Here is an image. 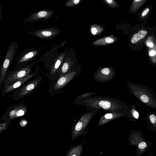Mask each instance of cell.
Listing matches in <instances>:
<instances>
[{"label": "cell", "mask_w": 156, "mask_h": 156, "mask_svg": "<svg viewBox=\"0 0 156 156\" xmlns=\"http://www.w3.org/2000/svg\"><path fill=\"white\" fill-rule=\"evenodd\" d=\"M147 123L151 129L156 132V116L154 112L148 113L146 117Z\"/></svg>", "instance_id": "4fadbf2b"}, {"label": "cell", "mask_w": 156, "mask_h": 156, "mask_svg": "<svg viewBox=\"0 0 156 156\" xmlns=\"http://www.w3.org/2000/svg\"><path fill=\"white\" fill-rule=\"evenodd\" d=\"M115 73L109 68L105 67L98 70L93 75L94 80L98 82L107 83L113 79Z\"/></svg>", "instance_id": "30bf717a"}, {"label": "cell", "mask_w": 156, "mask_h": 156, "mask_svg": "<svg viewBox=\"0 0 156 156\" xmlns=\"http://www.w3.org/2000/svg\"><path fill=\"white\" fill-rule=\"evenodd\" d=\"M2 12L1 9V6L0 3V20H2Z\"/></svg>", "instance_id": "4316f807"}, {"label": "cell", "mask_w": 156, "mask_h": 156, "mask_svg": "<svg viewBox=\"0 0 156 156\" xmlns=\"http://www.w3.org/2000/svg\"><path fill=\"white\" fill-rule=\"evenodd\" d=\"M27 111V106L22 103L10 106L1 117V119L10 121L14 118L23 116Z\"/></svg>", "instance_id": "ba28073f"}, {"label": "cell", "mask_w": 156, "mask_h": 156, "mask_svg": "<svg viewBox=\"0 0 156 156\" xmlns=\"http://www.w3.org/2000/svg\"><path fill=\"white\" fill-rule=\"evenodd\" d=\"M107 2L109 3H111L112 2V0H107Z\"/></svg>", "instance_id": "f546056e"}, {"label": "cell", "mask_w": 156, "mask_h": 156, "mask_svg": "<svg viewBox=\"0 0 156 156\" xmlns=\"http://www.w3.org/2000/svg\"><path fill=\"white\" fill-rule=\"evenodd\" d=\"M129 108V120L132 122H135L138 120L139 117L138 112L136 109V106L135 105L131 106Z\"/></svg>", "instance_id": "2e32d148"}, {"label": "cell", "mask_w": 156, "mask_h": 156, "mask_svg": "<svg viewBox=\"0 0 156 156\" xmlns=\"http://www.w3.org/2000/svg\"><path fill=\"white\" fill-rule=\"evenodd\" d=\"M69 69V65L67 63H64L62 68V71L63 73H66Z\"/></svg>", "instance_id": "ac0fdd59"}, {"label": "cell", "mask_w": 156, "mask_h": 156, "mask_svg": "<svg viewBox=\"0 0 156 156\" xmlns=\"http://www.w3.org/2000/svg\"><path fill=\"white\" fill-rule=\"evenodd\" d=\"M83 149V144H80L70 149L66 156H80Z\"/></svg>", "instance_id": "5bb4252c"}, {"label": "cell", "mask_w": 156, "mask_h": 156, "mask_svg": "<svg viewBox=\"0 0 156 156\" xmlns=\"http://www.w3.org/2000/svg\"><path fill=\"white\" fill-rule=\"evenodd\" d=\"M95 93L94 92H88L83 94L78 97L76 98L80 99L86 97H89L91 95L94 94Z\"/></svg>", "instance_id": "e0dca14e"}, {"label": "cell", "mask_w": 156, "mask_h": 156, "mask_svg": "<svg viewBox=\"0 0 156 156\" xmlns=\"http://www.w3.org/2000/svg\"><path fill=\"white\" fill-rule=\"evenodd\" d=\"M142 132L132 130L128 136V142L129 146H135L137 148L136 156H140L149 149L152 143L145 140L144 138Z\"/></svg>", "instance_id": "3957f363"}, {"label": "cell", "mask_w": 156, "mask_h": 156, "mask_svg": "<svg viewBox=\"0 0 156 156\" xmlns=\"http://www.w3.org/2000/svg\"><path fill=\"white\" fill-rule=\"evenodd\" d=\"M42 34L44 36L47 37L50 36L51 35V32L48 31H44L42 32Z\"/></svg>", "instance_id": "603a6c76"}, {"label": "cell", "mask_w": 156, "mask_h": 156, "mask_svg": "<svg viewBox=\"0 0 156 156\" xmlns=\"http://www.w3.org/2000/svg\"><path fill=\"white\" fill-rule=\"evenodd\" d=\"M35 73L30 74L26 76L13 82L2 90V95L4 96L19 88L34 76Z\"/></svg>", "instance_id": "8fae6325"}, {"label": "cell", "mask_w": 156, "mask_h": 156, "mask_svg": "<svg viewBox=\"0 0 156 156\" xmlns=\"http://www.w3.org/2000/svg\"><path fill=\"white\" fill-rule=\"evenodd\" d=\"M123 117H128L129 119V112L124 111L109 112L101 117L98 126H101L114 119Z\"/></svg>", "instance_id": "9c48e42d"}, {"label": "cell", "mask_w": 156, "mask_h": 156, "mask_svg": "<svg viewBox=\"0 0 156 156\" xmlns=\"http://www.w3.org/2000/svg\"><path fill=\"white\" fill-rule=\"evenodd\" d=\"M100 109H93L90 112L85 113L80 118L73 127L72 131V139L73 140L78 136L83 134L84 130L92 117Z\"/></svg>", "instance_id": "5b68a950"}, {"label": "cell", "mask_w": 156, "mask_h": 156, "mask_svg": "<svg viewBox=\"0 0 156 156\" xmlns=\"http://www.w3.org/2000/svg\"><path fill=\"white\" fill-rule=\"evenodd\" d=\"M149 8H147L145 9L142 12L141 14L142 16H146L149 12Z\"/></svg>", "instance_id": "7402d4cb"}, {"label": "cell", "mask_w": 156, "mask_h": 156, "mask_svg": "<svg viewBox=\"0 0 156 156\" xmlns=\"http://www.w3.org/2000/svg\"><path fill=\"white\" fill-rule=\"evenodd\" d=\"M91 31L93 35H95L97 32V30L95 27L92 28L91 30Z\"/></svg>", "instance_id": "d4e9b609"}, {"label": "cell", "mask_w": 156, "mask_h": 156, "mask_svg": "<svg viewBox=\"0 0 156 156\" xmlns=\"http://www.w3.org/2000/svg\"><path fill=\"white\" fill-rule=\"evenodd\" d=\"M74 3L75 4H77L79 3L80 1L79 0H74L73 1Z\"/></svg>", "instance_id": "f1b7e54d"}, {"label": "cell", "mask_w": 156, "mask_h": 156, "mask_svg": "<svg viewBox=\"0 0 156 156\" xmlns=\"http://www.w3.org/2000/svg\"><path fill=\"white\" fill-rule=\"evenodd\" d=\"M156 54V51L154 50L151 51L149 53V55L151 56H153Z\"/></svg>", "instance_id": "484cf974"}, {"label": "cell", "mask_w": 156, "mask_h": 156, "mask_svg": "<svg viewBox=\"0 0 156 156\" xmlns=\"http://www.w3.org/2000/svg\"><path fill=\"white\" fill-rule=\"evenodd\" d=\"M105 41L108 43H112L114 42V40L113 39L108 37H105Z\"/></svg>", "instance_id": "ffe728a7"}, {"label": "cell", "mask_w": 156, "mask_h": 156, "mask_svg": "<svg viewBox=\"0 0 156 156\" xmlns=\"http://www.w3.org/2000/svg\"><path fill=\"white\" fill-rule=\"evenodd\" d=\"M27 123V121L25 120H22L20 122V125L21 126H25Z\"/></svg>", "instance_id": "cb8c5ba5"}, {"label": "cell", "mask_w": 156, "mask_h": 156, "mask_svg": "<svg viewBox=\"0 0 156 156\" xmlns=\"http://www.w3.org/2000/svg\"><path fill=\"white\" fill-rule=\"evenodd\" d=\"M40 80V79L37 78L27 83H25L13 91L9 96L14 101L18 100L23 98L34 90Z\"/></svg>", "instance_id": "52a82bcc"}, {"label": "cell", "mask_w": 156, "mask_h": 156, "mask_svg": "<svg viewBox=\"0 0 156 156\" xmlns=\"http://www.w3.org/2000/svg\"></svg>", "instance_id": "d6a6232c"}, {"label": "cell", "mask_w": 156, "mask_h": 156, "mask_svg": "<svg viewBox=\"0 0 156 156\" xmlns=\"http://www.w3.org/2000/svg\"><path fill=\"white\" fill-rule=\"evenodd\" d=\"M18 47L16 41H12L9 44L5 59L0 70V90H2L4 77L16 53Z\"/></svg>", "instance_id": "277c9868"}, {"label": "cell", "mask_w": 156, "mask_h": 156, "mask_svg": "<svg viewBox=\"0 0 156 156\" xmlns=\"http://www.w3.org/2000/svg\"><path fill=\"white\" fill-rule=\"evenodd\" d=\"M76 74L75 72L69 73L60 78L55 83L54 87L55 90H58L63 87L71 81L74 77Z\"/></svg>", "instance_id": "7c38bea8"}, {"label": "cell", "mask_w": 156, "mask_h": 156, "mask_svg": "<svg viewBox=\"0 0 156 156\" xmlns=\"http://www.w3.org/2000/svg\"><path fill=\"white\" fill-rule=\"evenodd\" d=\"M130 92L139 101L146 105L156 109V97L154 92L145 85L127 82Z\"/></svg>", "instance_id": "7a4b0ae2"}, {"label": "cell", "mask_w": 156, "mask_h": 156, "mask_svg": "<svg viewBox=\"0 0 156 156\" xmlns=\"http://www.w3.org/2000/svg\"><path fill=\"white\" fill-rule=\"evenodd\" d=\"M147 44L148 47L150 48H152L154 46L153 44L151 42H149L147 43Z\"/></svg>", "instance_id": "83f0119b"}, {"label": "cell", "mask_w": 156, "mask_h": 156, "mask_svg": "<svg viewBox=\"0 0 156 156\" xmlns=\"http://www.w3.org/2000/svg\"><path fill=\"white\" fill-rule=\"evenodd\" d=\"M147 34V31L145 30H141L137 33L134 34L132 36L131 42L133 44H135L142 39H143Z\"/></svg>", "instance_id": "9a60e30c"}, {"label": "cell", "mask_w": 156, "mask_h": 156, "mask_svg": "<svg viewBox=\"0 0 156 156\" xmlns=\"http://www.w3.org/2000/svg\"><path fill=\"white\" fill-rule=\"evenodd\" d=\"M61 64V61L60 60H58L56 61V62L55 63V65L54 66V69L55 70L57 69L59 66L60 64Z\"/></svg>", "instance_id": "44dd1931"}, {"label": "cell", "mask_w": 156, "mask_h": 156, "mask_svg": "<svg viewBox=\"0 0 156 156\" xmlns=\"http://www.w3.org/2000/svg\"><path fill=\"white\" fill-rule=\"evenodd\" d=\"M30 69L28 66H24L18 69L7 71L3 79L2 90L18 80L30 74Z\"/></svg>", "instance_id": "8992f818"}, {"label": "cell", "mask_w": 156, "mask_h": 156, "mask_svg": "<svg viewBox=\"0 0 156 156\" xmlns=\"http://www.w3.org/2000/svg\"><path fill=\"white\" fill-rule=\"evenodd\" d=\"M47 12L44 11L40 12L37 14V16L38 17L42 18L45 17L47 15Z\"/></svg>", "instance_id": "d6986e66"}, {"label": "cell", "mask_w": 156, "mask_h": 156, "mask_svg": "<svg viewBox=\"0 0 156 156\" xmlns=\"http://www.w3.org/2000/svg\"><path fill=\"white\" fill-rule=\"evenodd\" d=\"M85 105L90 109L99 108L106 111H124L129 112L127 104L117 98L109 97L96 96L83 101Z\"/></svg>", "instance_id": "6da1fadb"}, {"label": "cell", "mask_w": 156, "mask_h": 156, "mask_svg": "<svg viewBox=\"0 0 156 156\" xmlns=\"http://www.w3.org/2000/svg\"><path fill=\"white\" fill-rule=\"evenodd\" d=\"M147 156H153V155L152 153H150L148 154Z\"/></svg>", "instance_id": "4dcf8cb0"}, {"label": "cell", "mask_w": 156, "mask_h": 156, "mask_svg": "<svg viewBox=\"0 0 156 156\" xmlns=\"http://www.w3.org/2000/svg\"><path fill=\"white\" fill-rule=\"evenodd\" d=\"M135 1H136V2H138V1H141V0H135Z\"/></svg>", "instance_id": "1f68e13d"}]
</instances>
